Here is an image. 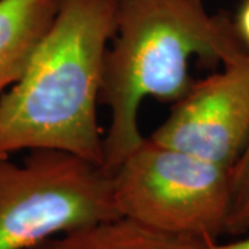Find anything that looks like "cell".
<instances>
[{
	"label": "cell",
	"mask_w": 249,
	"mask_h": 249,
	"mask_svg": "<svg viewBox=\"0 0 249 249\" xmlns=\"http://www.w3.org/2000/svg\"><path fill=\"white\" fill-rule=\"evenodd\" d=\"M150 137L232 169L249 142V50L193 83Z\"/></svg>",
	"instance_id": "cell-5"
},
{
	"label": "cell",
	"mask_w": 249,
	"mask_h": 249,
	"mask_svg": "<svg viewBox=\"0 0 249 249\" xmlns=\"http://www.w3.org/2000/svg\"><path fill=\"white\" fill-rule=\"evenodd\" d=\"M249 230V142L231 169L230 208L226 234L242 235Z\"/></svg>",
	"instance_id": "cell-8"
},
{
	"label": "cell",
	"mask_w": 249,
	"mask_h": 249,
	"mask_svg": "<svg viewBox=\"0 0 249 249\" xmlns=\"http://www.w3.org/2000/svg\"><path fill=\"white\" fill-rule=\"evenodd\" d=\"M119 0H57L22 78L0 98V155L60 150L104 166L97 121Z\"/></svg>",
	"instance_id": "cell-1"
},
{
	"label": "cell",
	"mask_w": 249,
	"mask_h": 249,
	"mask_svg": "<svg viewBox=\"0 0 249 249\" xmlns=\"http://www.w3.org/2000/svg\"><path fill=\"white\" fill-rule=\"evenodd\" d=\"M112 187L119 214L154 231L202 245L226 234L231 169L222 165L144 137Z\"/></svg>",
	"instance_id": "cell-3"
},
{
	"label": "cell",
	"mask_w": 249,
	"mask_h": 249,
	"mask_svg": "<svg viewBox=\"0 0 249 249\" xmlns=\"http://www.w3.org/2000/svg\"><path fill=\"white\" fill-rule=\"evenodd\" d=\"M118 217L112 173L103 165L47 148L21 165L0 155V249H29Z\"/></svg>",
	"instance_id": "cell-4"
},
{
	"label": "cell",
	"mask_w": 249,
	"mask_h": 249,
	"mask_svg": "<svg viewBox=\"0 0 249 249\" xmlns=\"http://www.w3.org/2000/svg\"><path fill=\"white\" fill-rule=\"evenodd\" d=\"M55 10L57 0H0V98L25 73Z\"/></svg>",
	"instance_id": "cell-6"
},
{
	"label": "cell",
	"mask_w": 249,
	"mask_h": 249,
	"mask_svg": "<svg viewBox=\"0 0 249 249\" xmlns=\"http://www.w3.org/2000/svg\"><path fill=\"white\" fill-rule=\"evenodd\" d=\"M191 241L154 231L118 217L54 235L29 249H191Z\"/></svg>",
	"instance_id": "cell-7"
},
{
	"label": "cell",
	"mask_w": 249,
	"mask_h": 249,
	"mask_svg": "<svg viewBox=\"0 0 249 249\" xmlns=\"http://www.w3.org/2000/svg\"><path fill=\"white\" fill-rule=\"evenodd\" d=\"M191 249H249V237L230 241L226 244H220V242H213V244H208V245L193 244Z\"/></svg>",
	"instance_id": "cell-10"
},
{
	"label": "cell",
	"mask_w": 249,
	"mask_h": 249,
	"mask_svg": "<svg viewBox=\"0 0 249 249\" xmlns=\"http://www.w3.org/2000/svg\"><path fill=\"white\" fill-rule=\"evenodd\" d=\"M244 52L235 22L209 13L204 0H119L100 90V104L111 112L104 168L112 173L142 142L144 98L175 103L186 94L194 55L224 65Z\"/></svg>",
	"instance_id": "cell-2"
},
{
	"label": "cell",
	"mask_w": 249,
	"mask_h": 249,
	"mask_svg": "<svg viewBox=\"0 0 249 249\" xmlns=\"http://www.w3.org/2000/svg\"><path fill=\"white\" fill-rule=\"evenodd\" d=\"M235 28L242 43L249 49V0H247L244 6L241 7L237 21H235Z\"/></svg>",
	"instance_id": "cell-9"
}]
</instances>
